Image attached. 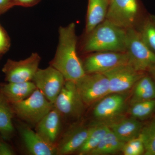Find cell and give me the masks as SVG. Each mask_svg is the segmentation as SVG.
Listing matches in <instances>:
<instances>
[{
	"label": "cell",
	"instance_id": "4fadbf2b",
	"mask_svg": "<svg viewBox=\"0 0 155 155\" xmlns=\"http://www.w3.org/2000/svg\"><path fill=\"white\" fill-rule=\"evenodd\" d=\"M92 127L76 124L69 128L56 144L57 155H67L77 151L84 143Z\"/></svg>",
	"mask_w": 155,
	"mask_h": 155
},
{
	"label": "cell",
	"instance_id": "30bf717a",
	"mask_svg": "<svg viewBox=\"0 0 155 155\" xmlns=\"http://www.w3.org/2000/svg\"><path fill=\"white\" fill-rule=\"evenodd\" d=\"M103 73L107 78L111 94L128 91L146 73L138 71L127 63L117 66Z\"/></svg>",
	"mask_w": 155,
	"mask_h": 155
},
{
	"label": "cell",
	"instance_id": "d6986e66",
	"mask_svg": "<svg viewBox=\"0 0 155 155\" xmlns=\"http://www.w3.org/2000/svg\"><path fill=\"white\" fill-rule=\"evenodd\" d=\"M130 104L155 99V82L148 73L139 79L133 87Z\"/></svg>",
	"mask_w": 155,
	"mask_h": 155
},
{
	"label": "cell",
	"instance_id": "e0dca14e",
	"mask_svg": "<svg viewBox=\"0 0 155 155\" xmlns=\"http://www.w3.org/2000/svg\"><path fill=\"white\" fill-rule=\"evenodd\" d=\"M107 125L115 135L125 142L138 137L143 126L141 121L133 117L120 119Z\"/></svg>",
	"mask_w": 155,
	"mask_h": 155
},
{
	"label": "cell",
	"instance_id": "2e32d148",
	"mask_svg": "<svg viewBox=\"0 0 155 155\" xmlns=\"http://www.w3.org/2000/svg\"><path fill=\"white\" fill-rule=\"evenodd\" d=\"M37 87L32 81L8 82L0 86V95L10 104L27 98Z\"/></svg>",
	"mask_w": 155,
	"mask_h": 155
},
{
	"label": "cell",
	"instance_id": "5bb4252c",
	"mask_svg": "<svg viewBox=\"0 0 155 155\" xmlns=\"http://www.w3.org/2000/svg\"><path fill=\"white\" fill-rule=\"evenodd\" d=\"M22 140L30 153L34 155H57L56 145L48 142L27 125L19 128Z\"/></svg>",
	"mask_w": 155,
	"mask_h": 155
},
{
	"label": "cell",
	"instance_id": "8992f818",
	"mask_svg": "<svg viewBox=\"0 0 155 155\" xmlns=\"http://www.w3.org/2000/svg\"><path fill=\"white\" fill-rule=\"evenodd\" d=\"M140 16L137 0H111L106 19L127 30L136 27Z\"/></svg>",
	"mask_w": 155,
	"mask_h": 155
},
{
	"label": "cell",
	"instance_id": "52a82bcc",
	"mask_svg": "<svg viewBox=\"0 0 155 155\" xmlns=\"http://www.w3.org/2000/svg\"><path fill=\"white\" fill-rule=\"evenodd\" d=\"M75 83L86 105H90L110 94L109 81L103 73L85 74Z\"/></svg>",
	"mask_w": 155,
	"mask_h": 155
},
{
	"label": "cell",
	"instance_id": "484cf974",
	"mask_svg": "<svg viewBox=\"0 0 155 155\" xmlns=\"http://www.w3.org/2000/svg\"><path fill=\"white\" fill-rule=\"evenodd\" d=\"M122 152L125 155H144V145L139 136L125 143Z\"/></svg>",
	"mask_w": 155,
	"mask_h": 155
},
{
	"label": "cell",
	"instance_id": "83f0119b",
	"mask_svg": "<svg viewBox=\"0 0 155 155\" xmlns=\"http://www.w3.org/2000/svg\"><path fill=\"white\" fill-rule=\"evenodd\" d=\"M14 150L8 143L0 140V155H14Z\"/></svg>",
	"mask_w": 155,
	"mask_h": 155
},
{
	"label": "cell",
	"instance_id": "1f68e13d",
	"mask_svg": "<svg viewBox=\"0 0 155 155\" xmlns=\"http://www.w3.org/2000/svg\"><path fill=\"white\" fill-rule=\"evenodd\" d=\"M110 1H111V0H110Z\"/></svg>",
	"mask_w": 155,
	"mask_h": 155
},
{
	"label": "cell",
	"instance_id": "ffe728a7",
	"mask_svg": "<svg viewBox=\"0 0 155 155\" xmlns=\"http://www.w3.org/2000/svg\"><path fill=\"white\" fill-rule=\"evenodd\" d=\"M125 143L120 140L110 128L97 147L89 155L114 154L122 151Z\"/></svg>",
	"mask_w": 155,
	"mask_h": 155
},
{
	"label": "cell",
	"instance_id": "9c48e42d",
	"mask_svg": "<svg viewBox=\"0 0 155 155\" xmlns=\"http://www.w3.org/2000/svg\"><path fill=\"white\" fill-rule=\"evenodd\" d=\"M127 63H129V57L126 52L106 51L92 53L85 58L82 65L85 74H90L104 73Z\"/></svg>",
	"mask_w": 155,
	"mask_h": 155
},
{
	"label": "cell",
	"instance_id": "7a4b0ae2",
	"mask_svg": "<svg viewBox=\"0 0 155 155\" xmlns=\"http://www.w3.org/2000/svg\"><path fill=\"white\" fill-rule=\"evenodd\" d=\"M127 30L105 19L88 34L82 46V52H126Z\"/></svg>",
	"mask_w": 155,
	"mask_h": 155
},
{
	"label": "cell",
	"instance_id": "603a6c76",
	"mask_svg": "<svg viewBox=\"0 0 155 155\" xmlns=\"http://www.w3.org/2000/svg\"><path fill=\"white\" fill-rule=\"evenodd\" d=\"M135 28L142 40L155 54V15L149 14Z\"/></svg>",
	"mask_w": 155,
	"mask_h": 155
},
{
	"label": "cell",
	"instance_id": "ac0fdd59",
	"mask_svg": "<svg viewBox=\"0 0 155 155\" xmlns=\"http://www.w3.org/2000/svg\"><path fill=\"white\" fill-rule=\"evenodd\" d=\"M110 0H88L85 33L88 34L106 19Z\"/></svg>",
	"mask_w": 155,
	"mask_h": 155
},
{
	"label": "cell",
	"instance_id": "44dd1931",
	"mask_svg": "<svg viewBox=\"0 0 155 155\" xmlns=\"http://www.w3.org/2000/svg\"><path fill=\"white\" fill-rule=\"evenodd\" d=\"M109 130L108 125L104 123L93 125L91 131L84 143L77 151L78 154L89 155L97 147Z\"/></svg>",
	"mask_w": 155,
	"mask_h": 155
},
{
	"label": "cell",
	"instance_id": "4dcf8cb0",
	"mask_svg": "<svg viewBox=\"0 0 155 155\" xmlns=\"http://www.w3.org/2000/svg\"><path fill=\"white\" fill-rule=\"evenodd\" d=\"M147 73H148L150 75L151 77L152 78L153 80L155 82V66L151 68Z\"/></svg>",
	"mask_w": 155,
	"mask_h": 155
},
{
	"label": "cell",
	"instance_id": "9a60e30c",
	"mask_svg": "<svg viewBox=\"0 0 155 155\" xmlns=\"http://www.w3.org/2000/svg\"><path fill=\"white\" fill-rule=\"evenodd\" d=\"M61 117L54 107L35 125V131L46 141L56 146L61 131Z\"/></svg>",
	"mask_w": 155,
	"mask_h": 155
},
{
	"label": "cell",
	"instance_id": "f1b7e54d",
	"mask_svg": "<svg viewBox=\"0 0 155 155\" xmlns=\"http://www.w3.org/2000/svg\"><path fill=\"white\" fill-rule=\"evenodd\" d=\"M15 5L14 0H0V14H3Z\"/></svg>",
	"mask_w": 155,
	"mask_h": 155
},
{
	"label": "cell",
	"instance_id": "ba28073f",
	"mask_svg": "<svg viewBox=\"0 0 155 155\" xmlns=\"http://www.w3.org/2000/svg\"><path fill=\"white\" fill-rule=\"evenodd\" d=\"M127 95L125 93L111 94L100 100L93 111L98 123L109 125L119 120L126 109Z\"/></svg>",
	"mask_w": 155,
	"mask_h": 155
},
{
	"label": "cell",
	"instance_id": "277c9868",
	"mask_svg": "<svg viewBox=\"0 0 155 155\" xmlns=\"http://www.w3.org/2000/svg\"><path fill=\"white\" fill-rule=\"evenodd\" d=\"M126 31V52L129 64L138 71L147 73L155 66V54L142 40L135 28Z\"/></svg>",
	"mask_w": 155,
	"mask_h": 155
},
{
	"label": "cell",
	"instance_id": "5b68a950",
	"mask_svg": "<svg viewBox=\"0 0 155 155\" xmlns=\"http://www.w3.org/2000/svg\"><path fill=\"white\" fill-rule=\"evenodd\" d=\"M54 105L61 116L75 119L80 118L86 105L75 82L66 80Z\"/></svg>",
	"mask_w": 155,
	"mask_h": 155
},
{
	"label": "cell",
	"instance_id": "8fae6325",
	"mask_svg": "<svg viewBox=\"0 0 155 155\" xmlns=\"http://www.w3.org/2000/svg\"><path fill=\"white\" fill-rule=\"evenodd\" d=\"M41 58L37 53H33L28 58L19 61L8 60L2 71L8 82L32 81L40 63Z\"/></svg>",
	"mask_w": 155,
	"mask_h": 155
},
{
	"label": "cell",
	"instance_id": "4316f807",
	"mask_svg": "<svg viewBox=\"0 0 155 155\" xmlns=\"http://www.w3.org/2000/svg\"><path fill=\"white\" fill-rule=\"evenodd\" d=\"M10 46V41L8 36L0 26V54L6 52Z\"/></svg>",
	"mask_w": 155,
	"mask_h": 155
},
{
	"label": "cell",
	"instance_id": "d4e9b609",
	"mask_svg": "<svg viewBox=\"0 0 155 155\" xmlns=\"http://www.w3.org/2000/svg\"><path fill=\"white\" fill-rule=\"evenodd\" d=\"M139 137L144 145V155H155V118L143 125Z\"/></svg>",
	"mask_w": 155,
	"mask_h": 155
},
{
	"label": "cell",
	"instance_id": "7c38bea8",
	"mask_svg": "<svg viewBox=\"0 0 155 155\" xmlns=\"http://www.w3.org/2000/svg\"><path fill=\"white\" fill-rule=\"evenodd\" d=\"M32 81L45 97L54 104L65 83L64 75L51 66L38 69Z\"/></svg>",
	"mask_w": 155,
	"mask_h": 155
},
{
	"label": "cell",
	"instance_id": "3957f363",
	"mask_svg": "<svg viewBox=\"0 0 155 155\" xmlns=\"http://www.w3.org/2000/svg\"><path fill=\"white\" fill-rule=\"evenodd\" d=\"M14 114L20 119L31 125L36 124L54 107L38 89L27 98L10 104Z\"/></svg>",
	"mask_w": 155,
	"mask_h": 155
},
{
	"label": "cell",
	"instance_id": "7402d4cb",
	"mask_svg": "<svg viewBox=\"0 0 155 155\" xmlns=\"http://www.w3.org/2000/svg\"><path fill=\"white\" fill-rule=\"evenodd\" d=\"M14 114L11 104L0 95V133L4 138H10L14 133Z\"/></svg>",
	"mask_w": 155,
	"mask_h": 155
},
{
	"label": "cell",
	"instance_id": "cb8c5ba5",
	"mask_svg": "<svg viewBox=\"0 0 155 155\" xmlns=\"http://www.w3.org/2000/svg\"><path fill=\"white\" fill-rule=\"evenodd\" d=\"M129 113L131 117L140 121L149 119L155 114V99L131 105Z\"/></svg>",
	"mask_w": 155,
	"mask_h": 155
},
{
	"label": "cell",
	"instance_id": "6da1fadb",
	"mask_svg": "<svg viewBox=\"0 0 155 155\" xmlns=\"http://www.w3.org/2000/svg\"><path fill=\"white\" fill-rule=\"evenodd\" d=\"M76 25L72 22L59 28V41L54 57L50 66L64 75L66 81L76 82L85 75L82 62L77 53Z\"/></svg>",
	"mask_w": 155,
	"mask_h": 155
},
{
	"label": "cell",
	"instance_id": "f546056e",
	"mask_svg": "<svg viewBox=\"0 0 155 155\" xmlns=\"http://www.w3.org/2000/svg\"><path fill=\"white\" fill-rule=\"evenodd\" d=\"M15 5L24 7H30L35 5L41 0H14Z\"/></svg>",
	"mask_w": 155,
	"mask_h": 155
}]
</instances>
